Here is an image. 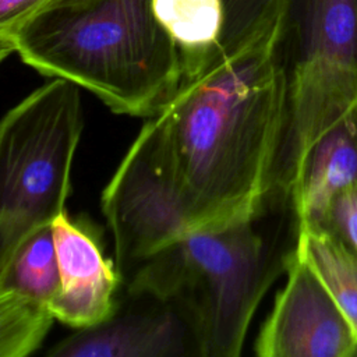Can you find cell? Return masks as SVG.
Instances as JSON below:
<instances>
[{
	"label": "cell",
	"mask_w": 357,
	"mask_h": 357,
	"mask_svg": "<svg viewBox=\"0 0 357 357\" xmlns=\"http://www.w3.org/2000/svg\"><path fill=\"white\" fill-rule=\"evenodd\" d=\"M54 318L47 305L0 286V357H25L40 347Z\"/></svg>",
	"instance_id": "13"
},
{
	"label": "cell",
	"mask_w": 357,
	"mask_h": 357,
	"mask_svg": "<svg viewBox=\"0 0 357 357\" xmlns=\"http://www.w3.org/2000/svg\"><path fill=\"white\" fill-rule=\"evenodd\" d=\"M152 7L181 59L201 56L219 42L225 24L222 0H152Z\"/></svg>",
	"instance_id": "11"
},
{
	"label": "cell",
	"mask_w": 357,
	"mask_h": 357,
	"mask_svg": "<svg viewBox=\"0 0 357 357\" xmlns=\"http://www.w3.org/2000/svg\"><path fill=\"white\" fill-rule=\"evenodd\" d=\"M280 13L282 0L244 36L181 59L173 95L126 153L183 231L254 220L273 190L287 119Z\"/></svg>",
	"instance_id": "1"
},
{
	"label": "cell",
	"mask_w": 357,
	"mask_h": 357,
	"mask_svg": "<svg viewBox=\"0 0 357 357\" xmlns=\"http://www.w3.org/2000/svg\"><path fill=\"white\" fill-rule=\"evenodd\" d=\"M325 226L335 230L357 254V184L335 198Z\"/></svg>",
	"instance_id": "15"
},
{
	"label": "cell",
	"mask_w": 357,
	"mask_h": 357,
	"mask_svg": "<svg viewBox=\"0 0 357 357\" xmlns=\"http://www.w3.org/2000/svg\"><path fill=\"white\" fill-rule=\"evenodd\" d=\"M294 254L318 276L357 337V254L328 226L297 227Z\"/></svg>",
	"instance_id": "10"
},
{
	"label": "cell",
	"mask_w": 357,
	"mask_h": 357,
	"mask_svg": "<svg viewBox=\"0 0 357 357\" xmlns=\"http://www.w3.org/2000/svg\"><path fill=\"white\" fill-rule=\"evenodd\" d=\"M357 184V102L307 151L291 184L297 227L325 226L335 198Z\"/></svg>",
	"instance_id": "9"
},
{
	"label": "cell",
	"mask_w": 357,
	"mask_h": 357,
	"mask_svg": "<svg viewBox=\"0 0 357 357\" xmlns=\"http://www.w3.org/2000/svg\"><path fill=\"white\" fill-rule=\"evenodd\" d=\"M287 119L273 188L289 195L312 142L357 102V0H282Z\"/></svg>",
	"instance_id": "5"
},
{
	"label": "cell",
	"mask_w": 357,
	"mask_h": 357,
	"mask_svg": "<svg viewBox=\"0 0 357 357\" xmlns=\"http://www.w3.org/2000/svg\"><path fill=\"white\" fill-rule=\"evenodd\" d=\"M225 24L219 42H233L250 32L279 0H222Z\"/></svg>",
	"instance_id": "14"
},
{
	"label": "cell",
	"mask_w": 357,
	"mask_h": 357,
	"mask_svg": "<svg viewBox=\"0 0 357 357\" xmlns=\"http://www.w3.org/2000/svg\"><path fill=\"white\" fill-rule=\"evenodd\" d=\"M50 0H0V36H10Z\"/></svg>",
	"instance_id": "16"
},
{
	"label": "cell",
	"mask_w": 357,
	"mask_h": 357,
	"mask_svg": "<svg viewBox=\"0 0 357 357\" xmlns=\"http://www.w3.org/2000/svg\"><path fill=\"white\" fill-rule=\"evenodd\" d=\"M132 304L105 322L77 329L61 339L52 357H199L191 329L166 303L146 296H128Z\"/></svg>",
	"instance_id": "8"
},
{
	"label": "cell",
	"mask_w": 357,
	"mask_h": 357,
	"mask_svg": "<svg viewBox=\"0 0 357 357\" xmlns=\"http://www.w3.org/2000/svg\"><path fill=\"white\" fill-rule=\"evenodd\" d=\"M272 271L264 238L248 220L170 240L128 275L127 294L173 307L199 357H237Z\"/></svg>",
	"instance_id": "3"
},
{
	"label": "cell",
	"mask_w": 357,
	"mask_h": 357,
	"mask_svg": "<svg viewBox=\"0 0 357 357\" xmlns=\"http://www.w3.org/2000/svg\"><path fill=\"white\" fill-rule=\"evenodd\" d=\"M11 39L25 64L89 91L114 113L155 116L181 75L180 49L152 0H50Z\"/></svg>",
	"instance_id": "2"
},
{
	"label": "cell",
	"mask_w": 357,
	"mask_h": 357,
	"mask_svg": "<svg viewBox=\"0 0 357 357\" xmlns=\"http://www.w3.org/2000/svg\"><path fill=\"white\" fill-rule=\"evenodd\" d=\"M287 280L259 329V357H351L356 333L312 269L294 252Z\"/></svg>",
	"instance_id": "6"
},
{
	"label": "cell",
	"mask_w": 357,
	"mask_h": 357,
	"mask_svg": "<svg viewBox=\"0 0 357 357\" xmlns=\"http://www.w3.org/2000/svg\"><path fill=\"white\" fill-rule=\"evenodd\" d=\"M0 286L22 293L45 305L60 289V272L52 225L36 230L14 254L0 276Z\"/></svg>",
	"instance_id": "12"
},
{
	"label": "cell",
	"mask_w": 357,
	"mask_h": 357,
	"mask_svg": "<svg viewBox=\"0 0 357 357\" xmlns=\"http://www.w3.org/2000/svg\"><path fill=\"white\" fill-rule=\"evenodd\" d=\"M82 130L79 86L63 78L0 119V276L21 244L64 211Z\"/></svg>",
	"instance_id": "4"
},
{
	"label": "cell",
	"mask_w": 357,
	"mask_h": 357,
	"mask_svg": "<svg viewBox=\"0 0 357 357\" xmlns=\"http://www.w3.org/2000/svg\"><path fill=\"white\" fill-rule=\"evenodd\" d=\"M15 52L14 40L10 36H0V63Z\"/></svg>",
	"instance_id": "17"
},
{
	"label": "cell",
	"mask_w": 357,
	"mask_h": 357,
	"mask_svg": "<svg viewBox=\"0 0 357 357\" xmlns=\"http://www.w3.org/2000/svg\"><path fill=\"white\" fill-rule=\"evenodd\" d=\"M60 272V289L47 308L54 319L86 329L109 319L119 308L117 291L123 276L93 229L73 219L66 209L52 222Z\"/></svg>",
	"instance_id": "7"
}]
</instances>
